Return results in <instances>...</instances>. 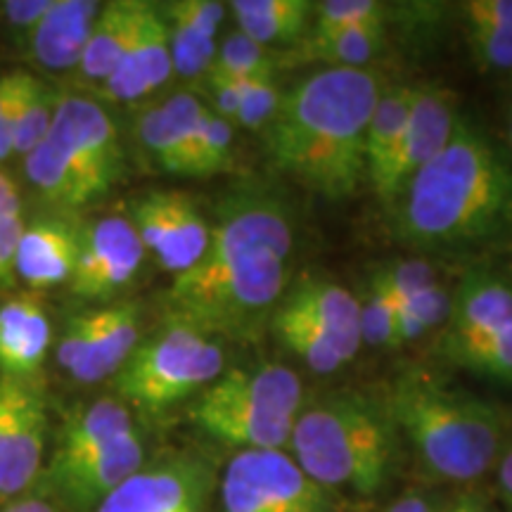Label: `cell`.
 Returning a JSON list of instances; mask_svg holds the SVG:
<instances>
[{"instance_id": "41", "label": "cell", "mask_w": 512, "mask_h": 512, "mask_svg": "<svg viewBox=\"0 0 512 512\" xmlns=\"http://www.w3.org/2000/svg\"><path fill=\"white\" fill-rule=\"evenodd\" d=\"M17 72L0 76V162L15 155L12 150V121H15Z\"/></svg>"}, {"instance_id": "17", "label": "cell", "mask_w": 512, "mask_h": 512, "mask_svg": "<svg viewBox=\"0 0 512 512\" xmlns=\"http://www.w3.org/2000/svg\"><path fill=\"white\" fill-rule=\"evenodd\" d=\"M143 463V441L133 430L93 456L48 470V484L64 503L74 508H98L119 484L138 472Z\"/></svg>"}, {"instance_id": "24", "label": "cell", "mask_w": 512, "mask_h": 512, "mask_svg": "<svg viewBox=\"0 0 512 512\" xmlns=\"http://www.w3.org/2000/svg\"><path fill=\"white\" fill-rule=\"evenodd\" d=\"M53 328L38 299L17 297L0 304V377L29 380L46 361Z\"/></svg>"}, {"instance_id": "26", "label": "cell", "mask_w": 512, "mask_h": 512, "mask_svg": "<svg viewBox=\"0 0 512 512\" xmlns=\"http://www.w3.org/2000/svg\"><path fill=\"white\" fill-rule=\"evenodd\" d=\"M143 10L145 3L140 0H112V3L100 5L79 62L83 79L98 83V86L107 81V76L117 69L128 43L136 34Z\"/></svg>"}, {"instance_id": "30", "label": "cell", "mask_w": 512, "mask_h": 512, "mask_svg": "<svg viewBox=\"0 0 512 512\" xmlns=\"http://www.w3.org/2000/svg\"><path fill=\"white\" fill-rule=\"evenodd\" d=\"M271 325L280 342L285 344V349L292 351L313 373L332 375L344 363V358L339 356L330 337L318 325L290 311L287 306H275Z\"/></svg>"}, {"instance_id": "22", "label": "cell", "mask_w": 512, "mask_h": 512, "mask_svg": "<svg viewBox=\"0 0 512 512\" xmlns=\"http://www.w3.org/2000/svg\"><path fill=\"white\" fill-rule=\"evenodd\" d=\"M280 304L318 325L335 344L344 363L351 361L361 349V328H358V299L347 287L323 278L304 275Z\"/></svg>"}, {"instance_id": "4", "label": "cell", "mask_w": 512, "mask_h": 512, "mask_svg": "<svg viewBox=\"0 0 512 512\" xmlns=\"http://www.w3.org/2000/svg\"><path fill=\"white\" fill-rule=\"evenodd\" d=\"M389 420L406 432L427 470L451 482L486 475L503 446V420L494 406L420 370L394 382Z\"/></svg>"}, {"instance_id": "33", "label": "cell", "mask_w": 512, "mask_h": 512, "mask_svg": "<svg viewBox=\"0 0 512 512\" xmlns=\"http://www.w3.org/2000/svg\"><path fill=\"white\" fill-rule=\"evenodd\" d=\"M275 60L268 53V48L259 46L252 38L233 31L223 38V43L216 50L214 62L207 76H230V79H254V76L273 74Z\"/></svg>"}, {"instance_id": "3", "label": "cell", "mask_w": 512, "mask_h": 512, "mask_svg": "<svg viewBox=\"0 0 512 512\" xmlns=\"http://www.w3.org/2000/svg\"><path fill=\"white\" fill-rule=\"evenodd\" d=\"M399 235L418 249H460L512 226V166L475 126L451 140L399 197Z\"/></svg>"}, {"instance_id": "10", "label": "cell", "mask_w": 512, "mask_h": 512, "mask_svg": "<svg viewBox=\"0 0 512 512\" xmlns=\"http://www.w3.org/2000/svg\"><path fill=\"white\" fill-rule=\"evenodd\" d=\"M140 344L138 306L121 302L69 320L57 344V361L76 382L117 375Z\"/></svg>"}, {"instance_id": "47", "label": "cell", "mask_w": 512, "mask_h": 512, "mask_svg": "<svg viewBox=\"0 0 512 512\" xmlns=\"http://www.w3.org/2000/svg\"><path fill=\"white\" fill-rule=\"evenodd\" d=\"M387 512H432L422 496H403Z\"/></svg>"}, {"instance_id": "18", "label": "cell", "mask_w": 512, "mask_h": 512, "mask_svg": "<svg viewBox=\"0 0 512 512\" xmlns=\"http://www.w3.org/2000/svg\"><path fill=\"white\" fill-rule=\"evenodd\" d=\"M209 107L190 93H176L150 107L138 121L140 143L159 169L176 176H195L197 138Z\"/></svg>"}, {"instance_id": "34", "label": "cell", "mask_w": 512, "mask_h": 512, "mask_svg": "<svg viewBox=\"0 0 512 512\" xmlns=\"http://www.w3.org/2000/svg\"><path fill=\"white\" fill-rule=\"evenodd\" d=\"M453 363L496 382H512V325L484 342L446 354Z\"/></svg>"}, {"instance_id": "15", "label": "cell", "mask_w": 512, "mask_h": 512, "mask_svg": "<svg viewBox=\"0 0 512 512\" xmlns=\"http://www.w3.org/2000/svg\"><path fill=\"white\" fill-rule=\"evenodd\" d=\"M458 126L456 98L448 91H415L411 112L392 164L375 188L377 200L387 207L399 202L401 192L448 145Z\"/></svg>"}, {"instance_id": "13", "label": "cell", "mask_w": 512, "mask_h": 512, "mask_svg": "<svg viewBox=\"0 0 512 512\" xmlns=\"http://www.w3.org/2000/svg\"><path fill=\"white\" fill-rule=\"evenodd\" d=\"M211 475L197 458L174 456L133 472L95 512H209Z\"/></svg>"}, {"instance_id": "42", "label": "cell", "mask_w": 512, "mask_h": 512, "mask_svg": "<svg viewBox=\"0 0 512 512\" xmlns=\"http://www.w3.org/2000/svg\"><path fill=\"white\" fill-rule=\"evenodd\" d=\"M24 230V216H10V219L0 221V285L10 283L15 275V259L17 245Z\"/></svg>"}, {"instance_id": "37", "label": "cell", "mask_w": 512, "mask_h": 512, "mask_svg": "<svg viewBox=\"0 0 512 512\" xmlns=\"http://www.w3.org/2000/svg\"><path fill=\"white\" fill-rule=\"evenodd\" d=\"M280 100H283V93L275 86L273 74L254 76L245 83L235 124L247 128V131H264L278 112Z\"/></svg>"}, {"instance_id": "44", "label": "cell", "mask_w": 512, "mask_h": 512, "mask_svg": "<svg viewBox=\"0 0 512 512\" xmlns=\"http://www.w3.org/2000/svg\"><path fill=\"white\" fill-rule=\"evenodd\" d=\"M22 214V197L15 178L5 171H0V221L10 219V216Z\"/></svg>"}, {"instance_id": "29", "label": "cell", "mask_w": 512, "mask_h": 512, "mask_svg": "<svg viewBox=\"0 0 512 512\" xmlns=\"http://www.w3.org/2000/svg\"><path fill=\"white\" fill-rule=\"evenodd\" d=\"M415 88H396L380 95L373 117L366 131V181L370 188H377L384 171L392 164L399 150L403 128H406L408 112H411Z\"/></svg>"}, {"instance_id": "32", "label": "cell", "mask_w": 512, "mask_h": 512, "mask_svg": "<svg viewBox=\"0 0 512 512\" xmlns=\"http://www.w3.org/2000/svg\"><path fill=\"white\" fill-rule=\"evenodd\" d=\"M358 328L361 342L370 347H396V306L384 268L370 275L366 294L358 299Z\"/></svg>"}, {"instance_id": "1", "label": "cell", "mask_w": 512, "mask_h": 512, "mask_svg": "<svg viewBox=\"0 0 512 512\" xmlns=\"http://www.w3.org/2000/svg\"><path fill=\"white\" fill-rule=\"evenodd\" d=\"M292 245L290 214L275 197H230L209 230L202 259L174 275L166 292L174 320L207 335H256L283 299Z\"/></svg>"}, {"instance_id": "8", "label": "cell", "mask_w": 512, "mask_h": 512, "mask_svg": "<svg viewBox=\"0 0 512 512\" xmlns=\"http://www.w3.org/2000/svg\"><path fill=\"white\" fill-rule=\"evenodd\" d=\"M223 373V349L207 332L171 318L147 342H140L117 375L124 401L145 411H164L202 392Z\"/></svg>"}, {"instance_id": "38", "label": "cell", "mask_w": 512, "mask_h": 512, "mask_svg": "<svg viewBox=\"0 0 512 512\" xmlns=\"http://www.w3.org/2000/svg\"><path fill=\"white\" fill-rule=\"evenodd\" d=\"M467 43L472 55L484 69L494 72H512V27L491 29V27H465Z\"/></svg>"}, {"instance_id": "48", "label": "cell", "mask_w": 512, "mask_h": 512, "mask_svg": "<svg viewBox=\"0 0 512 512\" xmlns=\"http://www.w3.org/2000/svg\"><path fill=\"white\" fill-rule=\"evenodd\" d=\"M446 512H491V510L475 496H460Z\"/></svg>"}, {"instance_id": "35", "label": "cell", "mask_w": 512, "mask_h": 512, "mask_svg": "<svg viewBox=\"0 0 512 512\" xmlns=\"http://www.w3.org/2000/svg\"><path fill=\"white\" fill-rule=\"evenodd\" d=\"M313 15L311 34L320 36L363 24H384V5L373 0H323L313 3Z\"/></svg>"}, {"instance_id": "14", "label": "cell", "mask_w": 512, "mask_h": 512, "mask_svg": "<svg viewBox=\"0 0 512 512\" xmlns=\"http://www.w3.org/2000/svg\"><path fill=\"white\" fill-rule=\"evenodd\" d=\"M145 247L126 216H105L81 233L79 256L69 290L86 302L112 297L136 278L145 259Z\"/></svg>"}, {"instance_id": "20", "label": "cell", "mask_w": 512, "mask_h": 512, "mask_svg": "<svg viewBox=\"0 0 512 512\" xmlns=\"http://www.w3.org/2000/svg\"><path fill=\"white\" fill-rule=\"evenodd\" d=\"M171 36L174 74L183 79L207 76L214 62L216 36L226 17V5L216 0H178L162 8Z\"/></svg>"}, {"instance_id": "27", "label": "cell", "mask_w": 512, "mask_h": 512, "mask_svg": "<svg viewBox=\"0 0 512 512\" xmlns=\"http://www.w3.org/2000/svg\"><path fill=\"white\" fill-rule=\"evenodd\" d=\"M238 31L259 46H280L304 36L313 15L309 0H235L230 3Z\"/></svg>"}, {"instance_id": "46", "label": "cell", "mask_w": 512, "mask_h": 512, "mask_svg": "<svg viewBox=\"0 0 512 512\" xmlns=\"http://www.w3.org/2000/svg\"><path fill=\"white\" fill-rule=\"evenodd\" d=\"M5 512H57L53 505L43 498H19V501L10 503Z\"/></svg>"}, {"instance_id": "36", "label": "cell", "mask_w": 512, "mask_h": 512, "mask_svg": "<svg viewBox=\"0 0 512 512\" xmlns=\"http://www.w3.org/2000/svg\"><path fill=\"white\" fill-rule=\"evenodd\" d=\"M233 124L207 110L197 138L195 176H214L230 169L233 162Z\"/></svg>"}, {"instance_id": "5", "label": "cell", "mask_w": 512, "mask_h": 512, "mask_svg": "<svg viewBox=\"0 0 512 512\" xmlns=\"http://www.w3.org/2000/svg\"><path fill=\"white\" fill-rule=\"evenodd\" d=\"M24 171L31 188L50 207H91L119 183L124 171L117 126L91 98H60L48 133L24 157Z\"/></svg>"}, {"instance_id": "16", "label": "cell", "mask_w": 512, "mask_h": 512, "mask_svg": "<svg viewBox=\"0 0 512 512\" xmlns=\"http://www.w3.org/2000/svg\"><path fill=\"white\" fill-rule=\"evenodd\" d=\"M171 74H174V62H171L169 24L162 8L145 3L136 34L100 91L112 102H133L164 86Z\"/></svg>"}, {"instance_id": "9", "label": "cell", "mask_w": 512, "mask_h": 512, "mask_svg": "<svg viewBox=\"0 0 512 512\" xmlns=\"http://www.w3.org/2000/svg\"><path fill=\"white\" fill-rule=\"evenodd\" d=\"M223 512H332L323 486L285 451H240L221 479Z\"/></svg>"}, {"instance_id": "6", "label": "cell", "mask_w": 512, "mask_h": 512, "mask_svg": "<svg viewBox=\"0 0 512 512\" xmlns=\"http://www.w3.org/2000/svg\"><path fill=\"white\" fill-rule=\"evenodd\" d=\"M290 448L297 465L323 489L349 486L370 496L392 467V420L361 396H332L299 411Z\"/></svg>"}, {"instance_id": "19", "label": "cell", "mask_w": 512, "mask_h": 512, "mask_svg": "<svg viewBox=\"0 0 512 512\" xmlns=\"http://www.w3.org/2000/svg\"><path fill=\"white\" fill-rule=\"evenodd\" d=\"M444 354L484 342L512 325V285L486 271L467 273L451 297Z\"/></svg>"}, {"instance_id": "11", "label": "cell", "mask_w": 512, "mask_h": 512, "mask_svg": "<svg viewBox=\"0 0 512 512\" xmlns=\"http://www.w3.org/2000/svg\"><path fill=\"white\" fill-rule=\"evenodd\" d=\"M46 401L29 380L0 377V501L22 494L41 472Z\"/></svg>"}, {"instance_id": "40", "label": "cell", "mask_w": 512, "mask_h": 512, "mask_svg": "<svg viewBox=\"0 0 512 512\" xmlns=\"http://www.w3.org/2000/svg\"><path fill=\"white\" fill-rule=\"evenodd\" d=\"M204 79H207L209 98L211 105H214L211 112L233 124L242 100V91H245V83L249 79H230V76H204Z\"/></svg>"}, {"instance_id": "45", "label": "cell", "mask_w": 512, "mask_h": 512, "mask_svg": "<svg viewBox=\"0 0 512 512\" xmlns=\"http://www.w3.org/2000/svg\"><path fill=\"white\" fill-rule=\"evenodd\" d=\"M498 489H501L503 501L512 510V448L501 458V465H498Z\"/></svg>"}, {"instance_id": "43", "label": "cell", "mask_w": 512, "mask_h": 512, "mask_svg": "<svg viewBox=\"0 0 512 512\" xmlns=\"http://www.w3.org/2000/svg\"><path fill=\"white\" fill-rule=\"evenodd\" d=\"M50 5L53 0H15V3H5V17L10 19L12 27L29 34L50 10Z\"/></svg>"}, {"instance_id": "23", "label": "cell", "mask_w": 512, "mask_h": 512, "mask_svg": "<svg viewBox=\"0 0 512 512\" xmlns=\"http://www.w3.org/2000/svg\"><path fill=\"white\" fill-rule=\"evenodd\" d=\"M100 5L93 0H53L41 22L29 31L34 60L48 72L79 69Z\"/></svg>"}, {"instance_id": "39", "label": "cell", "mask_w": 512, "mask_h": 512, "mask_svg": "<svg viewBox=\"0 0 512 512\" xmlns=\"http://www.w3.org/2000/svg\"><path fill=\"white\" fill-rule=\"evenodd\" d=\"M465 27H512V0H470L463 5Z\"/></svg>"}, {"instance_id": "31", "label": "cell", "mask_w": 512, "mask_h": 512, "mask_svg": "<svg viewBox=\"0 0 512 512\" xmlns=\"http://www.w3.org/2000/svg\"><path fill=\"white\" fill-rule=\"evenodd\" d=\"M57 98L29 72H17L15 121H12V150L27 157L41 143L53 121Z\"/></svg>"}, {"instance_id": "7", "label": "cell", "mask_w": 512, "mask_h": 512, "mask_svg": "<svg viewBox=\"0 0 512 512\" xmlns=\"http://www.w3.org/2000/svg\"><path fill=\"white\" fill-rule=\"evenodd\" d=\"M302 411V380L280 363L228 370L204 387L190 418L209 437L242 451H283Z\"/></svg>"}, {"instance_id": "25", "label": "cell", "mask_w": 512, "mask_h": 512, "mask_svg": "<svg viewBox=\"0 0 512 512\" xmlns=\"http://www.w3.org/2000/svg\"><path fill=\"white\" fill-rule=\"evenodd\" d=\"M133 418L119 399H98L64 422L48 470L72 465L133 432Z\"/></svg>"}, {"instance_id": "21", "label": "cell", "mask_w": 512, "mask_h": 512, "mask_svg": "<svg viewBox=\"0 0 512 512\" xmlns=\"http://www.w3.org/2000/svg\"><path fill=\"white\" fill-rule=\"evenodd\" d=\"M81 233L60 219H41L24 223L17 245L15 275L34 290L69 283L76 256H79Z\"/></svg>"}, {"instance_id": "49", "label": "cell", "mask_w": 512, "mask_h": 512, "mask_svg": "<svg viewBox=\"0 0 512 512\" xmlns=\"http://www.w3.org/2000/svg\"><path fill=\"white\" fill-rule=\"evenodd\" d=\"M510 145H512V119H510Z\"/></svg>"}, {"instance_id": "28", "label": "cell", "mask_w": 512, "mask_h": 512, "mask_svg": "<svg viewBox=\"0 0 512 512\" xmlns=\"http://www.w3.org/2000/svg\"><path fill=\"white\" fill-rule=\"evenodd\" d=\"M384 46V24H363L332 34H309L287 62L323 64L325 69H366Z\"/></svg>"}, {"instance_id": "2", "label": "cell", "mask_w": 512, "mask_h": 512, "mask_svg": "<svg viewBox=\"0 0 512 512\" xmlns=\"http://www.w3.org/2000/svg\"><path fill=\"white\" fill-rule=\"evenodd\" d=\"M368 69H320L283 93L264 128L275 171L325 200H347L366 181V131L380 100Z\"/></svg>"}, {"instance_id": "12", "label": "cell", "mask_w": 512, "mask_h": 512, "mask_svg": "<svg viewBox=\"0 0 512 512\" xmlns=\"http://www.w3.org/2000/svg\"><path fill=\"white\" fill-rule=\"evenodd\" d=\"M145 252L169 273L188 271L202 259L209 245V226L188 195L176 190L147 192L131 209Z\"/></svg>"}]
</instances>
